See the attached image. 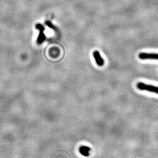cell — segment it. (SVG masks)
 Returning a JSON list of instances; mask_svg holds the SVG:
<instances>
[{"label":"cell","mask_w":158,"mask_h":158,"mask_svg":"<svg viewBox=\"0 0 158 158\" xmlns=\"http://www.w3.org/2000/svg\"><path fill=\"white\" fill-rule=\"evenodd\" d=\"M137 88L140 90L148 91L149 92L154 93L158 94V87L153 85H147L143 83H138L137 84Z\"/></svg>","instance_id":"cell-1"},{"label":"cell","mask_w":158,"mask_h":158,"mask_svg":"<svg viewBox=\"0 0 158 158\" xmlns=\"http://www.w3.org/2000/svg\"><path fill=\"white\" fill-rule=\"evenodd\" d=\"M45 24L48 27H49L50 28L53 29H55V27H54V25L49 21H46L45 22Z\"/></svg>","instance_id":"cell-6"},{"label":"cell","mask_w":158,"mask_h":158,"mask_svg":"<svg viewBox=\"0 0 158 158\" xmlns=\"http://www.w3.org/2000/svg\"><path fill=\"white\" fill-rule=\"evenodd\" d=\"M139 57L141 59H154L158 60V53H141L139 55Z\"/></svg>","instance_id":"cell-3"},{"label":"cell","mask_w":158,"mask_h":158,"mask_svg":"<svg viewBox=\"0 0 158 158\" xmlns=\"http://www.w3.org/2000/svg\"><path fill=\"white\" fill-rule=\"evenodd\" d=\"M93 56H94V59H95V60H96L97 64L98 66H103L104 61L103 59H102V56H101V55H100L99 52H98V51L94 52H93Z\"/></svg>","instance_id":"cell-5"},{"label":"cell","mask_w":158,"mask_h":158,"mask_svg":"<svg viewBox=\"0 0 158 158\" xmlns=\"http://www.w3.org/2000/svg\"><path fill=\"white\" fill-rule=\"evenodd\" d=\"M36 29H38L40 31V34L39 36L37 38V44L38 45L42 44L46 40V36L44 34V31H45V28L44 27L41 25L40 23H38L36 25Z\"/></svg>","instance_id":"cell-2"},{"label":"cell","mask_w":158,"mask_h":158,"mask_svg":"<svg viewBox=\"0 0 158 158\" xmlns=\"http://www.w3.org/2000/svg\"><path fill=\"white\" fill-rule=\"evenodd\" d=\"M91 149L90 147H87V146H81L79 148V153L85 157H87L90 155V152Z\"/></svg>","instance_id":"cell-4"}]
</instances>
